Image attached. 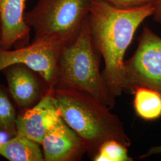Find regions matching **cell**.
<instances>
[{
	"label": "cell",
	"instance_id": "obj_1",
	"mask_svg": "<svg viewBox=\"0 0 161 161\" xmlns=\"http://www.w3.org/2000/svg\"><path fill=\"white\" fill-rule=\"evenodd\" d=\"M155 3L122 9L100 0H92L88 20L93 43L104 62V78L112 95L123 91L124 57L139 26L153 16Z\"/></svg>",
	"mask_w": 161,
	"mask_h": 161
},
{
	"label": "cell",
	"instance_id": "obj_2",
	"mask_svg": "<svg viewBox=\"0 0 161 161\" xmlns=\"http://www.w3.org/2000/svg\"><path fill=\"white\" fill-rule=\"evenodd\" d=\"M53 96L61 118L83 141L91 158L108 141L130 146V140L120 120L94 98L64 88H54Z\"/></svg>",
	"mask_w": 161,
	"mask_h": 161
},
{
	"label": "cell",
	"instance_id": "obj_3",
	"mask_svg": "<svg viewBox=\"0 0 161 161\" xmlns=\"http://www.w3.org/2000/svg\"><path fill=\"white\" fill-rule=\"evenodd\" d=\"M100 55L93 43L87 17L75 40L62 50L55 88L86 92L108 109L112 108L115 97L100 73Z\"/></svg>",
	"mask_w": 161,
	"mask_h": 161
},
{
	"label": "cell",
	"instance_id": "obj_4",
	"mask_svg": "<svg viewBox=\"0 0 161 161\" xmlns=\"http://www.w3.org/2000/svg\"><path fill=\"white\" fill-rule=\"evenodd\" d=\"M92 0H37L24 18L33 30V42L49 41L63 46L75 40L86 20Z\"/></svg>",
	"mask_w": 161,
	"mask_h": 161
},
{
	"label": "cell",
	"instance_id": "obj_5",
	"mask_svg": "<svg viewBox=\"0 0 161 161\" xmlns=\"http://www.w3.org/2000/svg\"><path fill=\"white\" fill-rule=\"evenodd\" d=\"M141 87L161 93V37L144 27L137 48L124 62L123 91L134 92Z\"/></svg>",
	"mask_w": 161,
	"mask_h": 161
},
{
	"label": "cell",
	"instance_id": "obj_6",
	"mask_svg": "<svg viewBox=\"0 0 161 161\" xmlns=\"http://www.w3.org/2000/svg\"><path fill=\"white\" fill-rule=\"evenodd\" d=\"M64 46L49 41L32 42L14 50L0 47V72L14 64H23L37 72L48 86L54 88L58 80V60Z\"/></svg>",
	"mask_w": 161,
	"mask_h": 161
},
{
	"label": "cell",
	"instance_id": "obj_7",
	"mask_svg": "<svg viewBox=\"0 0 161 161\" xmlns=\"http://www.w3.org/2000/svg\"><path fill=\"white\" fill-rule=\"evenodd\" d=\"M2 72L7 82L8 91L19 113L33 108L52 88L37 72L25 64H12Z\"/></svg>",
	"mask_w": 161,
	"mask_h": 161
},
{
	"label": "cell",
	"instance_id": "obj_8",
	"mask_svg": "<svg viewBox=\"0 0 161 161\" xmlns=\"http://www.w3.org/2000/svg\"><path fill=\"white\" fill-rule=\"evenodd\" d=\"M50 88L33 108L19 113L16 119L17 135L41 144L47 132L61 118Z\"/></svg>",
	"mask_w": 161,
	"mask_h": 161
},
{
	"label": "cell",
	"instance_id": "obj_9",
	"mask_svg": "<svg viewBox=\"0 0 161 161\" xmlns=\"http://www.w3.org/2000/svg\"><path fill=\"white\" fill-rule=\"evenodd\" d=\"M46 161L80 160L86 152L83 141L60 118L41 143Z\"/></svg>",
	"mask_w": 161,
	"mask_h": 161
},
{
	"label": "cell",
	"instance_id": "obj_10",
	"mask_svg": "<svg viewBox=\"0 0 161 161\" xmlns=\"http://www.w3.org/2000/svg\"><path fill=\"white\" fill-rule=\"evenodd\" d=\"M26 0H0V47L22 48L29 44L31 29L24 16Z\"/></svg>",
	"mask_w": 161,
	"mask_h": 161
},
{
	"label": "cell",
	"instance_id": "obj_11",
	"mask_svg": "<svg viewBox=\"0 0 161 161\" xmlns=\"http://www.w3.org/2000/svg\"><path fill=\"white\" fill-rule=\"evenodd\" d=\"M40 144L16 135L8 140L0 141V156L10 161H43Z\"/></svg>",
	"mask_w": 161,
	"mask_h": 161
},
{
	"label": "cell",
	"instance_id": "obj_12",
	"mask_svg": "<svg viewBox=\"0 0 161 161\" xmlns=\"http://www.w3.org/2000/svg\"><path fill=\"white\" fill-rule=\"evenodd\" d=\"M134 108L137 114L146 121L161 116V93L155 90L141 87L134 92Z\"/></svg>",
	"mask_w": 161,
	"mask_h": 161
},
{
	"label": "cell",
	"instance_id": "obj_13",
	"mask_svg": "<svg viewBox=\"0 0 161 161\" xmlns=\"http://www.w3.org/2000/svg\"><path fill=\"white\" fill-rule=\"evenodd\" d=\"M8 89L0 84V132L10 137L17 135V115Z\"/></svg>",
	"mask_w": 161,
	"mask_h": 161
},
{
	"label": "cell",
	"instance_id": "obj_14",
	"mask_svg": "<svg viewBox=\"0 0 161 161\" xmlns=\"http://www.w3.org/2000/svg\"><path fill=\"white\" fill-rule=\"evenodd\" d=\"M127 146L116 140L105 142L92 159L95 161H131Z\"/></svg>",
	"mask_w": 161,
	"mask_h": 161
},
{
	"label": "cell",
	"instance_id": "obj_15",
	"mask_svg": "<svg viewBox=\"0 0 161 161\" xmlns=\"http://www.w3.org/2000/svg\"><path fill=\"white\" fill-rule=\"evenodd\" d=\"M122 9H131L156 3L157 0H100Z\"/></svg>",
	"mask_w": 161,
	"mask_h": 161
},
{
	"label": "cell",
	"instance_id": "obj_16",
	"mask_svg": "<svg viewBox=\"0 0 161 161\" xmlns=\"http://www.w3.org/2000/svg\"><path fill=\"white\" fill-rule=\"evenodd\" d=\"M153 16L155 21L161 24V0H157L156 1L155 10Z\"/></svg>",
	"mask_w": 161,
	"mask_h": 161
},
{
	"label": "cell",
	"instance_id": "obj_17",
	"mask_svg": "<svg viewBox=\"0 0 161 161\" xmlns=\"http://www.w3.org/2000/svg\"><path fill=\"white\" fill-rule=\"evenodd\" d=\"M157 154H161V146H155L152 148H150L148 152L144 154L143 156H141L142 158H144L146 157H148L151 155H157Z\"/></svg>",
	"mask_w": 161,
	"mask_h": 161
},
{
	"label": "cell",
	"instance_id": "obj_18",
	"mask_svg": "<svg viewBox=\"0 0 161 161\" xmlns=\"http://www.w3.org/2000/svg\"><path fill=\"white\" fill-rule=\"evenodd\" d=\"M1 19H0V38H1Z\"/></svg>",
	"mask_w": 161,
	"mask_h": 161
}]
</instances>
